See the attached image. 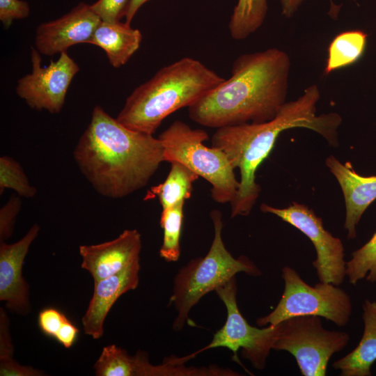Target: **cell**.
Here are the masks:
<instances>
[{
	"instance_id": "obj_1",
	"label": "cell",
	"mask_w": 376,
	"mask_h": 376,
	"mask_svg": "<svg viewBox=\"0 0 376 376\" xmlns=\"http://www.w3.org/2000/svg\"><path fill=\"white\" fill-rule=\"evenodd\" d=\"M73 157L95 190L111 198L146 187L164 162L158 138L127 127L99 105L94 107Z\"/></svg>"
},
{
	"instance_id": "obj_2",
	"label": "cell",
	"mask_w": 376,
	"mask_h": 376,
	"mask_svg": "<svg viewBox=\"0 0 376 376\" xmlns=\"http://www.w3.org/2000/svg\"><path fill=\"white\" fill-rule=\"evenodd\" d=\"M290 67L276 47L240 55L230 77L188 107L189 118L216 129L272 120L286 102Z\"/></svg>"
},
{
	"instance_id": "obj_3",
	"label": "cell",
	"mask_w": 376,
	"mask_h": 376,
	"mask_svg": "<svg viewBox=\"0 0 376 376\" xmlns=\"http://www.w3.org/2000/svg\"><path fill=\"white\" fill-rule=\"evenodd\" d=\"M320 98L318 86H308L295 100L286 102L274 118L261 123H244L217 128L211 146L223 151L233 169L240 172V187L230 204V217L247 216L260 191L256 173L272 150L279 134L295 127L311 130L337 146L340 116L334 112L318 115L317 103Z\"/></svg>"
},
{
	"instance_id": "obj_4",
	"label": "cell",
	"mask_w": 376,
	"mask_h": 376,
	"mask_svg": "<svg viewBox=\"0 0 376 376\" xmlns=\"http://www.w3.org/2000/svg\"><path fill=\"white\" fill-rule=\"evenodd\" d=\"M224 80L200 61L182 58L137 86L116 119L132 130L154 134L167 116L189 107Z\"/></svg>"
},
{
	"instance_id": "obj_5",
	"label": "cell",
	"mask_w": 376,
	"mask_h": 376,
	"mask_svg": "<svg viewBox=\"0 0 376 376\" xmlns=\"http://www.w3.org/2000/svg\"><path fill=\"white\" fill-rule=\"evenodd\" d=\"M214 237L204 257L191 260L180 268L174 279L170 304L177 311L173 329H182L191 308L208 292L215 290L239 272L259 276L260 270L246 256L234 258L227 250L222 238L223 221L218 210L210 212Z\"/></svg>"
},
{
	"instance_id": "obj_6",
	"label": "cell",
	"mask_w": 376,
	"mask_h": 376,
	"mask_svg": "<svg viewBox=\"0 0 376 376\" xmlns=\"http://www.w3.org/2000/svg\"><path fill=\"white\" fill-rule=\"evenodd\" d=\"M163 146L164 162H178L211 185V197L219 203H230L236 197L240 181L226 154L207 147V133L192 129L180 120L173 121L158 136Z\"/></svg>"
},
{
	"instance_id": "obj_7",
	"label": "cell",
	"mask_w": 376,
	"mask_h": 376,
	"mask_svg": "<svg viewBox=\"0 0 376 376\" xmlns=\"http://www.w3.org/2000/svg\"><path fill=\"white\" fill-rule=\"evenodd\" d=\"M284 290L275 308L257 319L258 326L276 325L295 316L315 315L330 320L338 327L346 325L352 304L349 295L338 285L321 282L309 285L290 267L282 269Z\"/></svg>"
},
{
	"instance_id": "obj_8",
	"label": "cell",
	"mask_w": 376,
	"mask_h": 376,
	"mask_svg": "<svg viewBox=\"0 0 376 376\" xmlns=\"http://www.w3.org/2000/svg\"><path fill=\"white\" fill-rule=\"evenodd\" d=\"M214 291L224 302L227 311L225 324L214 334L208 345L185 357H171V361L177 364L185 363L202 352L212 348L226 347L233 352V359L240 365L242 366L237 357V352L242 349V356L248 359L255 368L263 369L269 352L273 350L279 332V324L259 329L247 322L237 306L235 276Z\"/></svg>"
},
{
	"instance_id": "obj_9",
	"label": "cell",
	"mask_w": 376,
	"mask_h": 376,
	"mask_svg": "<svg viewBox=\"0 0 376 376\" xmlns=\"http://www.w3.org/2000/svg\"><path fill=\"white\" fill-rule=\"evenodd\" d=\"M347 333L325 329L320 317L299 315L279 324L273 350L290 353L304 376H324L331 356L346 347Z\"/></svg>"
},
{
	"instance_id": "obj_10",
	"label": "cell",
	"mask_w": 376,
	"mask_h": 376,
	"mask_svg": "<svg viewBox=\"0 0 376 376\" xmlns=\"http://www.w3.org/2000/svg\"><path fill=\"white\" fill-rule=\"evenodd\" d=\"M260 210L273 214L303 233L313 243L316 258L313 265L320 281L340 285L346 276V262L341 240L324 229L322 219L308 206L293 202L285 208L261 204Z\"/></svg>"
},
{
	"instance_id": "obj_11",
	"label": "cell",
	"mask_w": 376,
	"mask_h": 376,
	"mask_svg": "<svg viewBox=\"0 0 376 376\" xmlns=\"http://www.w3.org/2000/svg\"><path fill=\"white\" fill-rule=\"evenodd\" d=\"M40 52L31 48L32 71L20 78L16 86L17 95L28 106L38 111L58 113L65 103L71 81L79 71L77 63L64 52L47 67L41 66Z\"/></svg>"
},
{
	"instance_id": "obj_12",
	"label": "cell",
	"mask_w": 376,
	"mask_h": 376,
	"mask_svg": "<svg viewBox=\"0 0 376 376\" xmlns=\"http://www.w3.org/2000/svg\"><path fill=\"white\" fill-rule=\"evenodd\" d=\"M100 22L91 5L80 2L62 17L37 27L36 49L42 54L53 56L67 52L72 45L88 43Z\"/></svg>"
},
{
	"instance_id": "obj_13",
	"label": "cell",
	"mask_w": 376,
	"mask_h": 376,
	"mask_svg": "<svg viewBox=\"0 0 376 376\" xmlns=\"http://www.w3.org/2000/svg\"><path fill=\"white\" fill-rule=\"evenodd\" d=\"M40 229L35 224L17 242L0 244V300L12 312L20 315H26L31 311L29 285L22 276V267Z\"/></svg>"
},
{
	"instance_id": "obj_14",
	"label": "cell",
	"mask_w": 376,
	"mask_h": 376,
	"mask_svg": "<svg viewBox=\"0 0 376 376\" xmlns=\"http://www.w3.org/2000/svg\"><path fill=\"white\" fill-rule=\"evenodd\" d=\"M141 236L136 229L125 230L116 238L97 244L79 246L81 267L94 282L116 274L139 260Z\"/></svg>"
},
{
	"instance_id": "obj_15",
	"label": "cell",
	"mask_w": 376,
	"mask_h": 376,
	"mask_svg": "<svg viewBox=\"0 0 376 376\" xmlns=\"http://www.w3.org/2000/svg\"><path fill=\"white\" fill-rule=\"evenodd\" d=\"M139 270L138 260L116 274L94 282L93 295L81 319L85 334L95 340L103 336L107 314L121 295L137 288Z\"/></svg>"
},
{
	"instance_id": "obj_16",
	"label": "cell",
	"mask_w": 376,
	"mask_h": 376,
	"mask_svg": "<svg viewBox=\"0 0 376 376\" xmlns=\"http://www.w3.org/2000/svg\"><path fill=\"white\" fill-rule=\"evenodd\" d=\"M326 164L341 187L346 209L344 228L348 239H354L362 214L376 199V175H361L350 162L343 164L332 155L327 158Z\"/></svg>"
},
{
	"instance_id": "obj_17",
	"label": "cell",
	"mask_w": 376,
	"mask_h": 376,
	"mask_svg": "<svg viewBox=\"0 0 376 376\" xmlns=\"http://www.w3.org/2000/svg\"><path fill=\"white\" fill-rule=\"evenodd\" d=\"M96 376H177L179 368L164 359L159 365L149 361L147 352L139 350L134 356L116 345L103 347L93 366Z\"/></svg>"
},
{
	"instance_id": "obj_18",
	"label": "cell",
	"mask_w": 376,
	"mask_h": 376,
	"mask_svg": "<svg viewBox=\"0 0 376 376\" xmlns=\"http://www.w3.org/2000/svg\"><path fill=\"white\" fill-rule=\"evenodd\" d=\"M141 40V31L130 24L120 21L113 23L101 21L88 43L102 48L109 63L118 68L126 64L138 50Z\"/></svg>"
},
{
	"instance_id": "obj_19",
	"label": "cell",
	"mask_w": 376,
	"mask_h": 376,
	"mask_svg": "<svg viewBox=\"0 0 376 376\" xmlns=\"http://www.w3.org/2000/svg\"><path fill=\"white\" fill-rule=\"evenodd\" d=\"M362 318L364 330L357 346L332 364L342 376H370V368L376 361V301L366 299Z\"/></svg>"
},
{
	"instance_id": "obj_20",
	"label": "cell",
	"mask_w": 376,
	"mask_h": 376,
	"mask_svg": "<svg viewBox=\"0 0 376 376\" xmlns=\"http://www.w3.org/2000/svg\"><path fill=\"white\" fill-rule=\"evenodd\" d=\"M171 169L166 180L152 187L146 198L157 197L162 209L171 207L191 197L194 182L199 176L185 165L171 162Z\"/></svg>"
},
{
	"instance_id": "obj_21",
	"label": "cell",
	"mask_w": 376,
	"mask_h": 376,
	"mask_svg": "<svg viewBox=\"0 0 376 376\" xmlns=\"http://www.w3.org/2000/svg\"><path fill=\"white\" fill-rule=\"evenodd\" d=\"M367 35L360 30L343 31L336 35L328 47L325 74L356 63L363 55Z\"/></svg>"
},
{
	"instance_id": "obj_22",
	"label": "cell",
	"mask_w": 376,
	"mask_h": 376,
	"mask_svg": "<svg viewBox=\"0 0 376 376\" xmlns=\"http://www.w3.org/2000/svg\"><path fill=\"white\" fill-rule=\"evenodd\" d=\"M268 10L267 0H237L228 23L232 38L246 39L264 23Z\"/></svg>"
},
{
	"instance_id": "obj_23",
	"label": "cell",
	"mask_w": 376,
	"mask_h": 376,
	"mask_svg": "<svg viewBox=\"0 0 376 376\" xmlns=\"http://www.w3.org/2000/svg\"><path fill=\"white\" fill-rule=\"evenodd\" d=\"M185 202L162 209L159 224L163 229V242L159 256L166 262H175L180 256V240L183 221Z\"/></svg>"
},
{
	"instance_id": "obj_24",
	"label": "cell",
	"mask_w": 376,
	"mask_h": 376,
	"mask_svg": "<svg viewBox=\"0 0 376 376\" xmlns=\"http://www.w3.org/2000/svg\"><path fill=\"white\" fill-rule=\"evenodd\" d=\"M345 272L352 285L365 277L367 281L376 282V233L367 243L352 253V258L346 262Z\"/></svg>"
},
{
	"instance_id": "obj_25",
	"label": "cell",
	"mask_w": 376,
	"mask_h": 376,
	"mask_svg": "<svg viewBox=\"0 0 376 376\" xmlns=\"http://www.w3.org/2000/svg\"><path fill=\"white\" fill-rule=\"evenodd\" d=\"M6 189L14 190L19 196L32 198L37 189L31 185L18 162L6 155L0 157V193Z\"/></svg>"
},
{
	"instance_id": "obj_26",
	"label": "cell",
	"mask_w": 376,
	"mask_h": 376,
	"mask_svg": "<svg viewBox=\"0 0 376 376\" xmlns=\"http://www.w3.org/2000/svg\"><path fill=\"white\" fill-rule=\"evenodd\" d=\"M19 196L13 195L0 210V241L5 242L13 232L16 217L20 211Z\"/></svg>"
},
{
	"instance_id": "obj_27",
	"label": "cell",
	"mask_w": 376,
	"mask_h": 376,
	"mask_svg": "<svg viewBox=\"0 0 376 376\" xmlns=\"http://www.w3.org/2000/svg\"><path fill=\"white\" fill-rule=\"evenodd\" d=\"M130 0H98L91 5L93 11L101 21L116 22L120 21Z\"/></svg>"
},
{
	"instance_id": "obj_28",
	"label": "cell",
	"mask_w": 376,
	"mask_h": 376,
	"mask_svg": "<svg viewBox=\"0 0 376 376\" xmlns=\"http://www.w3.org/2000/svg\"><path fill=\"white\" fill-rule=\"evenodd\" d=\"M30 7L22 0H0V21L5 28H8L15 19L26 18Z\"/></svg>"
},
{
	"instance_id": "obj_29",
	"label": "cell",
	"mask_w": 376,
	"mask_h": 376,
	"mask_svg": "<svg viewBox=\"0 0 376 376\" xmlns=\"http://www.w3.org/2000/svg\"><path fill=\"white\" fill-rule=\"evenodd\" d=\"M67 319L68 318L61 311L48 307L39 313L38 323L45 335L54 338Z\"/></svg>"
},
{
	"instance_id": "obj_30",
	"label": "cell",
	"mask_w": 376,
	"mask_h": 376,
	"mask_svg": "<svg viewBox=\"0 0 376 376\" xmlns=\"http://www.w3.org/2000/svg\"><path fill=\"white\" fill-rule=\"evenodd\" d=\"M9 318L4 311L0 308V359H10L13 358L14 346L9 329Z\"/></svg>"
},
{
	"instance_id": "obj_31",
	"label": "cell",
	"mask_w": 376,
	"mask_h": 376,
	"mask_svg": "<svg viewBox=\"0 0 376 376\" xmlns=\"http://www.w3.org/2000/svg\"><path fill=\"white\" fill-rule=\"evenodd\" d=\"M0 375L1 376H41L45 374L31 366H22L15 360L0 359Z\"/></svg>"
},
{
	"instance_id": "obj_32",
	"label": "cell",
	"mask_w": 376,
	"mask_h": 376,
	"mask_svg": "<svg viewBox=\"0 0 376 376\" xmlns=\"http://www.w3.org/2000/svg\"><path fill=\"white\" fill-rule=\"evenodd\" d=\"M79 329L67 319L54 337L56 340L65 348H70L77 340Z\"/></svg>"
},
{
	"instance_id": "obj_33",
	"label": "cell",
	"mask_w": 376,
	"mask_h": 376,
	"mask_svg": "<svg viewBox=\"0 0 376 376\" xmlns=\"http://www.w3.org/2000/svg\"><path fill=\"white\" fill-rule=\"evenodd\" d=\"M305 1L306 0H281L282 15L288 18L291 17Z\"/></svg>"
},
{
	"instance_id": "obj_34",
	"label": "cell",
	"mask_w": 376,
	"mask_h": 376,
	"mask_svg": "<svg viewBox=\"0 0 376 376\" xmlns=\"http://www.w3.org/2000/svg\"><path fill=\"white\" fill-rule=\"evenodd\" d=\"M150 0H130L125 13V23L131 24L132 21L140 7Z\"/></svg>"
}]
</instances>
